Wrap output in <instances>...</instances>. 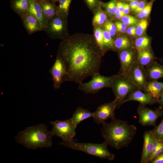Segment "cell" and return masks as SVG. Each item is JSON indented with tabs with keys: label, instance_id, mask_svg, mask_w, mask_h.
Listing matches in <instances>:
<instances>
[{
	"label": "cell",
	"instance_id": "obj_1",
	"mask_svg": "<svg viewBox=\"0 0 163 163\" xmlns=\"http://www.w3.org/2000/svg\"><path fill=\"white\" fill-rule=\"evenodd\" d=\"M57 53L63 61L67 72L63 78V82L78 84L99 72L104 54L94 35L81 33L69 35L62 40Z\"/></svg>",
	"mask_w": 163,
	"mask_h": 163
},
{
	"label": "cell",
	"instance_id": "obj_2",
	"mask_svg": "<svg viewBox=\"0 0 163 163\" xmlns=\"http://www.w3.org/2000/svg\"><path fill=\"white\" fill-rule=\"evenodd\" d=\"M111 119L110 123L105 121L102 123L101 134L104 141L118 150L128 146L136 134V127L114 117Z\"/></svg>",
	"mask_w": 163,
	"mask_h": 163
},
{
	"label": "cell",
	"instance_id": "obj_3",
	"mask_svg": "<svg viewBox=\"0 0 163 163\" xmlns=\"http://www.w3.org/2000/svg\"><path fill=\"white\" fill-rule=\"evenodd\" d=\"M52 131H49L44 124L26 128L18 133L15 137L16 142L28 149L49 148L53 145Z\"/></svg>",
	"mask_w": 163,
	"mask_h": 163
},
{
	"label": "cell",
	"instance_id": "obj_4",
	"mask_svg": "<svg viewBox=\"0 0 163 163\" xmlns=\"http://www.w3.org/2000/svg\"><path fill=\"white\" fill-rule=\"evenodd\" d=\"M59 144L74 150L82 151L101 159L112 161L115 158L114 154L109 151L107 148L108 145L105 141L101 144H97L77 142L72 140L67 142L62 141Z\"/></svg>",
	"mask_w": 163,
	"mask_h": 163
},
{
	"label": "cell",
	"instance_id": "obj_5",
	"mask_svg": "<svg viewBox=\"0 0 163 163\" xmlns=\"http://www.w3.org/2000/svg\"><path fill=\"white\" fill-rule=\"evenodd\" d=\"M110 88L116 101L117 108L123 104V101L129 94L138 89L126 77L118 74L114 75Z\"/></svg>",
	"mask_w": 163,
	"mask_h": 163
},
{
	"label": "cell",
	"instance_id": "obj_6",
	"mask_svg": "<svg viewBox=\"0 0 163 163\" xmlns=\"http://www.w3.org/2000/svg\"><path fill=\"white\" fill-rule=\"evenodd\" d=\"M91 76V79L89 81L79 84L78 89L86 94H95L103 88H110L114 75L106 76L98 72Z\"/></svg>",
	"mask_w": 163,
	"mask_h": 163
},
{
	"label": "cell",
	"instance_id": "obj_7",
	"mask_svg": "<svg viewBox=\"0 0 163 163\" xmlns=\"http://www.w3.org/2000/svg\"><path fill=\"white\" fill-rule=\"evenodd\" d=\"M44 31L51 39L63 40L69 35L67 19L56 15L47 22Z\"/></svg>",
	"mask_w": 163,
	"mask_h": 163
},
{
	"label": "cell",
	"instance_id": "obj_8",
	"mask_svg": "<svg viewBox=\"0 0 163 163\" xmlns=\"http://www.w3.org/2000/svg\"><path fill=\"white\" fill-rule=\"evenodd\" d=\"M54 135L61 138L62 141L72 140L76 135L77 126L71 118L66 120H56L50 122Z\"/></svg>",
	"mask_w": 163,
	"mask_h": 163
},
{
	"label": "cell",
	"instance_id": "obj_9",
	"mask_svg": "<svg viewBox=\"0 0 163 163\" xmlns=\"http://www.w3.org/2000/svg\"><path fill=\"white\" fill-rule=\"evenodd\" d=\"M139 123L142 126H155L158 118L163 116V110L158 108L152 110L139 104L137 109Z\"/></svg>",
	"mask_w": 163,
	"mask_h": 163
},
{
	"label": "cell",
	"instance_id": "obj_10",
	"mask_svg": "<svg viewBox=\"0 0 163 163\" xmlns=\"http://www.w3.org/2000/svg\"><path fill=\"white\" fill-rule=\"evenodd\" d=\"M126 77L138 89L144 91L148 81L144 67L136 62L129 70Z\"/></svg>",
	"mask_w": 163,
	"mask_h": 163
},
{
	"label": "cell",
	"instance_id": "obj_11",
	"mask_svg": "<svg viewBox=\"0 0 163 163\" xmlns=\"http://www.w3.org/2000/svg\"><path fill=\"white\" fill-rule=\"evenodd\" d=\"M116 108L117 103L115 99L111 102L99 105L96 111L93 112L94 121L98 124H102L106 120L114 117Z\"/></svg>",
	"mask_w": 163,
	"mask_h": 163
},
{
	"label": "cell",
	"instance_id": "obj_12",
	"mask_svg": "<svg viewBox=\"0 0 163 163\" xmlns=\"http://www.w3.org/2000/svg\"><path fill=\"white\" fill-rule=\"evenodd\" d=\"M53 82V87L57 90L63 83L64 76L67 72L65 64L62 59L57 55L54 63L50 70Z\"/></svg>",
	"mask_w": 163,
	"mask_h": 163
},
{
	"label": "cell",
	"instance_id": "obj_13",
	"mask_svg": "<svg viewBox=\"0 0 163 163\" xmlns=\"http://www.w3.org/2000/svg\"><path fill=\"white\" fill-rule=\"evenodd\" d=\"M120 68L117 74L127 77L129 70L136 62L135 53L131 49L119 51Z\"/></svg>",
	"mask_w": 163,
	"mask_h": 163
},
{
	"label": "cell",
	"instance_id": "obj_14",
	"mask_svg": "<svg viewBox=\"0 0 163 163\" xmlns=\"http://www.w3.org/2000/svg\"><path fill=\"white\" fill-rule=\"evenodd\" d=\"M158 100L154 98L148 93L137 89L131 92L125 98L123 104L126 102L135 101L142 105H152L158 103Z\"/></svg>",
	"mask_w": 163,
	"mask_h": 163
},
{
	"label": "cell",
	"instance_id": "obj_15",
	"mask_svg": "<svg viewBox=\"0 0 163 163\" xmlns=\"http://www.w3.org/2000/svg\"><path fill=\"white\" fill-rule=\"evenodd\" d=\"M143 144L140 163H149L155 138L151 130L145 131L143 136Z\"/></svg>",
	"mask_w": 163,
	"mask_h": 163
},
{
	"label": "cell",
	"instance_id": "obj_16",
	"mask_svg": "<svg viewBox=\"0 0 163 163\" xmlns=\"http://www.w3.org/2000/svg\"><path fill=\"white\" fill-rule=\"evenodd\" d=\"M19 15L22 20L23 26L29 35L43 30L39 21L28 11Z\"/></svg>",
	"mask_w": 163,
	"mask_h": 163
},
{
	"label": "cell",
	"instance_id": "obj_17",
	"mask_svg": "<svg viewBox=\"0 0 163 163\" xmlns=\"http://www.w3.org/2000/svg\"><path fill=\"white\" fill-rule=\"evenodd\" d=\"M28 12L37 19L41 24L43 30L44 31L47 23L44 17L40 1L30 0Z\"/></svg>",
	"mask_w": 163,
	"mask_h": 163
},
{
	"label": "cell",
	"instance_id": "obj_18",
	"mask_svg": "<svg viewBox=\"0 0 163 163\" xmlns=\"http://www.w3.org/2000/svg\"><path fill=\"white\" fill-rule=\"evenodd\" d=\"M148 81L163 78V66L154 61L145 68Z\"/></svg>",
	"mask_w": 163,
	"mask_h": 163
},
{
	"label": "cell",
	"instance_id": "obj_19",
	"mask_svg": "<svg viewBox=\"0 0 163 163\" xmlns=\"http://www.w3.org/2000/svg\"><path fill=\"white\" fill-rule=\"evenodd\" d=\"M144 91L158 100L163 92V82L157 80L148 81Z\"/></svg>",
	"mask_w": 163,
	"mask_h": 163
},
{
	"label": "cell",
	"instance_id": "obj_20",
	"mask_svg": "<svg viewBox=\"0 0 163 163\" xmlns=\"http://www.w3.org/2000/svg\"><path fill=\"white\" fill-rule=\"evenodd\" d=\"M43 14L47 23L56 15L57 6L55 2L50 1H40Z\"/></svg>",
	"mask_w": 163,
	"mask_h": 163
},
{
	"label": "cell",
	"instance_id": "obj_21",
	"mask_svg": "<svg viewBox=\"0 0 163 163\" xmlns=\"http://www.w3.org/2000/svg\"><path fill=\"white\" fill-rule=\"evenodd\" d=\"M137 53L136 62L140 66L145 68L154 61V56L150 48Z\"/></svg>",
	"mask_w": 163,
	"mask_h": 163
},
{
	"label": "cell",
	"instance_id": "obj_22",
	"mask_svg": "<svg viewBox=\"0 0 163 163\" xmlns=\"http://www.w3.org/2000/svg\"><path fill=\"white\" fill-rule=\"evenodd\" d=\"M93 112L80 107H78L73 113L71 119L76 126L81 122L91 117H93Z\"/></svg>",
	"mask_w": 163,
	"mask_h": 163
},
{
	"label": "cell",
	"instance_id": "obj_23",
	"mask_svg": "<svg viewBox=\"0 0 163 163\" xmlns=\"http://www.w3.org/2000/svg\"><path fill=\"white\" fill-rule=\"evenodd\" d=\"M30 0H12L10 6L14 11L19 15L27 12Z\"/></svg>",
	"mask_w": 163,
	"mask_h": 163
},
{
	"label": "cell",
	"instance_id": "obj_24",
	"mask_svg": "<svg viewBox=\"0 0 163 163\" xmlns=\"http://www.w3.org/2000/svg\"><path fill=\"white\" fill-rule=\"evenodd\" d=\"M132 46V44L129 39L126 36H122L114 40L113 50L121 51L131 49Z\"/></svg>",
	"mask_w": 163,
	"mask_h": 163
},
{
	"label": "cell",
	"instance_id": "obj_25",
	"mask_svg": "<svg viewBox=\"0 0 163 163\" xmlns=\"http://www.w3.org/2000/svg\"><path fill=\"white\" fill-rule=\"evenodd\" d=\"M72 0H59L56 15L62 18L67 19Z\"/></svg>",
	"mask_w": 163,
	"mask_h": 163
},
{
	"label": "cell",
	"instance_id": "obj_26",
	"mask_svg": "<svg viewBox=\"0 0 163 163\" xmlns=\"http://www.w3.org/2000/svg\"><path fill=\"white\" fill-rule=\"evenodd\" d=\"M94 15L92 20V24L94 27H101L107 21L106 13L100 7L94 12Z\"/></svg>",
	"mask_w": 163,
	"mask_h": 163
},
{
	"label": "cell",
	"instance_id": "obj_27",
	"mask_svg": "<svg viewBox=\"0 0 163 163\" xmlns=\"http://www.w3.org/2000/svg\"><path fill=\"white\" fill-rule=\"evenodd\" d=\"M149 39L146 36L137 38L134 43L135 47L137 52L149 48Z\"/></svg>",
	"mask_w": 163,
	"mask_h": 163
},
{
	"label": "cell",
	"instance_id": "obj_28",
	"mask_svg": "<svg viewBox=\"0 0 163 163\" xmlns=\"http://www.w3.org/2000/svg\"><path fill=\"white\" fill-rule=\"evenodd\" d=\"M94 36L96 41L100 49L104 53L105 50L103 32L102 28L98 26H95L94 27Z\"/></svg>",
	"mask_w": 163,
	"mask_h": 163
},
{
	"label": "cell",
	"instance_id": "obj_29",
	"mask_svg": "<svg viewBox=\"0 0 163 163\" xmlns=\"http://www.w3.org/2000/svg\"><path fill=\"white\" fill-rule=\"evenodd\" d=\"M104 37V43L105 50H113L114 40L110 33L104 28H102Z\"/></svg>",
	"mask_w": 163,
	"mask_h": 163
},
{
	"label": "cell",
	"instance_id": "obj_30",
	"mask_svg": "<svg viewBox=\"0 0 163 163\" xmlns=\"http://www.w3.org/2000/svg\"><path fill=\"white\" fill-rule=\"evenodd\" d=\"M163 151V141L155 140L149 163Z\"/></svg>",
	"mask_w": 163,
	"mask_h": 163
},
{
	"label": "cell",
	"instance_id": "obj_31",
	"mask_svg": "<svg viewBox=\"0 0 163 163\" xmlns=\"http://www.w3.org/2000/svg\"><path fill=\"white\" fill-rule=\"evenodd\" d=\"M151 131L156 139L163 141V118L159 124L155 126Z\"/></svg>",
	"mask_w": 163,
	"mask_h": 163
},
{
	"label": "cell",
	"instance_id": "obj_32",
	"mask_svg": "<svg viewBox=\"0 0 163 163\" xmlns=\"http://www.w3.org/2000/svg\"><path fill=\"white\" fill-rule=\"evenodd\" d=\"M102 6L105 8L107 12L110 15H114L117 9L116 0H111L106 3L102 2Z\"/></svg>",
	"mask_w": 163,
	"mask_h": 163
},
{
	"label": "cell",
	"instance_id": "obj_33",
	"mask_svg": "<svg viewBox=\"0 0 163 163\" xmlns=\"http://www.w3.org/2000/svg\"><path fill=\"white\" fill-rule=\"evenodd\" d=\"M148 25L147 21L142 19L139 21L137 24L136 35L138 36H140L145 33Z\"/></svg>",
	"mask_w": 163,
	"mask_h": 163
},
{
	"label": "cell",
	"instance_id": "obj_34",
	"mask_svg": "<svg viewBox=\"0 0 163 163\" xmlns=\"http://www.w3.org/2000/svg\"><path fill=\"white\" fill-rule=\"evenodd\" d=\"M88 8L94 12L101 7L102 2L100 0H84Z\"/></svg>",
	"mask_w": 163,
	"mask_h": 163
},
{
	"label": "cell",
	"instance_id": "obj_35",
	"mask_svg": "<svg viewBox=\"0 0 163 163\" xmlns=\"http://www.w3.org/2000/svg\"><path fill=\"white\" fill-rule=\"evenodd\" d=\"M121 19L122 22L127 25L137 24L139 21L138 19L135 17L126 14L123 16Z\"/></svg>",
	"mask_w": 163,
	"mask_h": 163
},
{
	"label": "cell",
	"instance_id": "obj_36",
	"mask_svg": "<svg viewBox=\"0 0 163 163\" xmlns=\"http://www.w3.org/2000/svg\"><path fill=\"white\" fill-rule=\"evenodd\" d=\"M152 6V3L147 5L145 8L138 14L137 16L139 18H144L148 17L150 14Z\"/></svg>",
	"mask_w": 163,
	"mask_h": 163
},
{
	"label": "cell",
	"instance_id": "obj_37",
	"mask_svg": "<svg viewBox=\"0 0 163 163\" xmlns=\"http://www.w3.org/2000/svg\"><path fill=\"white\" fill-rule=\"evenodd\" d=\"M146 5V1L145 0L141 1L137 7L134 10V12L138 14L141 11Z\"/></svg>",
	"mask_w": 163,
	"mask_h": 163
},
{
	"label": "cell",
	"instance_id": "obj_38",
	"mask_svg": "<svg viewBox=\"0 0 163 163\" xmlns=\"http://www.w3.org/2000/svg\"><path fill=\"white\" fill-rule=\"evenodd\" d=\"M150 163H163V151L152 160Z\"/></svg>",
	"mask_w": 163,
	"mask_h": 163
},
{
	"label": "cell",
	"instance_id": "obj_39",
	"mask_svg": "<svg viewBox=\"0 0 163 163\" xmlns=\"http://www.w3.org/2000/svg\"><path fill=\"white\" fill-rule=\"evenodd\" d=\"M140 2L139 0H134L131 2L129 5L131 9L134 11Z\"/></svg>",
	"mask_w": 163,
	"mask_h": 163
},
{
	"label": "cell",
	"instance_id": "obj_40",
	"mask_svg": "<svg viewBox=\"0 0 163 163\" xmlns=\"http://www.w3.org/2000/svg\"><path fill=\"white\" fill-rule=\"evenodd\" d=\"M104 29L110 33L112 37L114 36L116 34V31L113 30L108 27L104 25Z\"/></svg>",
	"mask_w": 163,
	"mask_h": 163
},
{
	"label": "cell",
	"instance_id": "obj_41",
	"mask_svg": "<svg viewBox=\"0 0 163 163\" xmlns=\"http://www.w3.org/2000/svg\"><path fill=\"white\" fill-rule=\"evenodd\" d=\"M116 27H120L124 29H126L127 25L123 22H121L119 21H116L114 22Z\"/></svg>",
	"mask_w": 163,
	"mask_h": 163
},
{
	"label": "cell",
	"instance_id": "obj_42",
	"mask_svg": "<svg viewBox=\"0 0 163 163\" xmlns=\"http://www.w3.org/2000/svg\"><path fill=\"white\" fill-rule=\"evenodd\" d=\"M117 6L118 10L120 12H123V3L121 2H117Z\"/></svg>",
	"mask_w": 163,
	"mask_h": 163
},
{
	"label": "cell",
	"instance_id": "obj_43",
	"mask_svg": "<svg viewBox=\"0 0 163 163\" xmlns=\"http://www.w3.org/2000/svg\"><path fill=\"white\" fill-rule=\"evenodd\" d=\"M124 4V9L123 12L124 13L127 14L129 12L130 6L129 5L127 4L123 3Z\"/></svg>",
	"mask_w": 163,
	"mask_h": 163
},
{
	"label": "cell",
	"instance_id": "obj_44",
	"mask_svg": "<svg viewBox=\"0 0 163 163\" xmlns=\"http://www.w3.org/2000/svg\"><path fill=\"white\" fill-rule=\"evenodd\" d=\"M158 103L159 104V108L160 109H162L163 108V92L158 99Z\"/></svg>",
	"mask_w": 163,
	"mask_h": 163
},
{
	"label": "cell",
	"instance_id": "obj_45",
	"mask_svg": "<svg viewBox=\"0 0 163 163\" xmlns=\"http://www.w3.org/2000/svg\"><path fill=\"white\" fill-rule=\"evenodd\" d=\"M126 32L127 34L131 35H136V32L132 31L130 28V27L128 28Z\"/></svg>",
	"mask_w": 163,
	"mask_h": 163
},
{
	"label": "cell",
	"instance_id": "obj_46",
	"mask_svg": "<svg viewBox=\"0 0 163 163\" xmlns=\"http://www.w3.org/2000/svg\"><path fill=\"white\" fill-rule=\"evenodd\" d=\"M126 15L123 12H121L119 14L115 15V17L117 18H121L123 16Z\"/></svg>",
	"mask_w": 163,
	"mask_h": 163
},
{
	"label": "cell",
	"instance_id": "obj_47",
	"mask_svg": "<svg viewBox=\"0 0 163 163\" xmlns=\"http://www.w3.org/2000/svg\"><path fill=\"white\" fill-rule=\"evenodd\" d=\"M117 27V31L122 32V33H124L126 31V29L123 28H122L120 27Z\"/></svg>",
	"mask_w": 163,
	"mask_h": 163
},
{
	"label": "cell",
	"instance_id": "obj_48",
	"mask_svg": "<svg viewBox=\"0 0 163 163\" xmlns=\"http://www.w3.org/2000/svg\"><path fill=\"white\" fill-rule=\"evenodd\" d=\"M130 29L133 31L136 32V27L135 26H132L130 27Z\"/></svg>",
	"mask_w": 163,
	"mask_h": 163
},
{
	"label": "cell",
	"instance_id": "obj_49",
	"mask_svg": "<svg viewBox=\"0 0 163 163\" xmlns=\"http://www.w3.org/2000/svg\"><path fill=\"white\" fill-rule=\"evenodd\" d=\"M134 0H121L122 1L131 2Z\"/></svg>",
	"mask_w": 163,
	"mask_h": 163
},
{
	"label": "cell",
	"instance_id": "obj_50",
	"mask_svg": "<svg viewBox=\"0 0 163 163\" xmlns=\"http://www.w3.org/2000/svg\"><path fill=\"white\" fill-rule=\"evenodd\" d=\"M40 1H52L53 2V0H39Z\"/></svg>",
	"mask_w": 163,
	"mask_h": 163
},
{
	"label": "cell",
	"instance_id": "obj_51",
	"mask_svg": "<svg viewBox=\"0 0 163 163\" xmlns=\"http://www.w3.org/2000/svg\"><path fill=\"white\" fill-rule=\"evenodd\" d=\"M59 0H53V2H58Z\"/></svg>",
	"mask_w": 163,
	"mask_h": 163
},
{
	"label": "cell",
	"instance_id": "obj_52",
	"mask_svg": "<svg viewBox=\"0 0 163 163\" xmlns=\"http://www.w3.org/2000/svg\"><path fill=\"white\" fill-rule=\"evenodd\" d=\"M154 0H151L152 1H154Z\"/></svg>",
	"mask_w": 163,
	"mask_h": 163
}]
</instances>
